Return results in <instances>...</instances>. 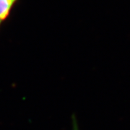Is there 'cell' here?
<instances>
[{
  "label": "cell",
  "instance_id": "1",
  "mask_svg": "<svg viewBox=\"0 0 130 130\" xmlns=\"http://www.w3.org/2000/svg\"><path fill=\"white\" fill-rule=\"evenodd\" d=\"M18 0H0V26L9 16L10 11Z\"/></svg>",
  "mask_w": 130,
  "mask_h": 130
},
{
  "label": "cell",
  "instance_id": "2",
  "mask_svg": "<svg viewBox=\"0 0 130 130\" xmlns=\"http://www.w3.org/2000/svg\"><path fill=\"white\" fill-rule=\"evenodd\" d=\"M73 130H78V128H77V124H76V121L74 119V124H73Z\"/></svg>",
  "mask_w": 130,
  "mask_h": 130
}]
</instances>
